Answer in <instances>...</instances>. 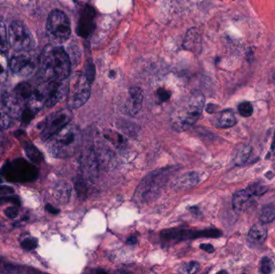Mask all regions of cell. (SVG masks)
Listing matches in <instances>:
<instances>
[{
    "label": "cell",
    "instance_id": "obj_34",
    "mask_svg": "<svg viewBox=\"0 0 275 274\" xmlns=\"http://www.w3.org/2000/svg\"><path fill=\"white\" fill-rule=\"evenodd\" d=\"M156 96H157L159 103H162V102H164V101H168L170 97H171V93L167 89H164V88H160L156 92Z\"/></svg>",
    "mask_w": 275,
    "mask_h": 274
},
{
    "label": "cell",
    "instance_id": "obj_3",
    "mask_svg": "<svg viewBox=\"0 0 275 274\" xmlns=\"http://www.w3.org/2000/svg\"><path fill=\"white\" fill-rule=\"evenodd\" d=\"M205 96L200 91H194L186 107L177 112L172 118V126L176 131H184L198 121L205 107Z\"/></svg>",
    "mask_w": 275,
    "mask_h": 274
},
{
    "label": "cell",
    "instance_id": "obj_26",
    "mask_svg": "<svg viewBox=\"0 0 275 274\" xmlns=\"http://www.w3.org/2000/svg\"><path fill=\"white\" fill-rule=\"evenodd\" d=\"M9 64L4 52H0V83L4 82L8 76Z\"/></svg>",
    "mask_w": 275,
    "mask_h": 274
},
{
    "label": "cell",
    "instance_id": "obj_31",
    "mask_svg": "<svg viewBox=\"0 0 275 274\" xmlns=\"http://www.w3.org/2000/svg\"><path fill=\"white\" fill-rule=\"evenodd\" d=\"M75 189L79 198H85L86 196L87 188L85 182L82 179H77V181L75 182Z\"/></svg>",
    "mask_w": 275,
    "mask_h": 274
},
{
    "label": "cell",
    "instance_id": "obj_25",
    "mask_svg": "<svg viewBox=\"0 0 275 274\" xmlns=\"http://www.w3.org/2000/svg\"><path fill=\"white\" fill-rule=\"evenodd\" d=\"M8 34L6 33V24L0 17V52H6L9 48Z\"/></svg>",
    "mask_w": 275,
    "mask_h": 274
},
{
    "label": "cell",
    "instance_id": "obj_41",
    "mask_svg": "<svg viewBox=\"0 0 275 274\" xmlns=\"http://www.w3.org/2000/svg\"><path fill=\"white\" fill-rule=\"evenodd\" d=\"M137 243V239L136 237H131L129 238L128 240H127V244H129V245H135V244Z\"/></svg>",
    "mask_w": 275,
    "mask_h": 274
},
{
    "label": "cell",
    "instance_id": "obj_2",
    "mask_svg": "<svg viewBox=\"0 0 275 274\" xmlns=\"http://www.w3.org/2000/svg\"><path fill=\"white\" fill-rule=\"evenodd\" d=\"M81 134L75 125L68 124L65 127L47 140L50 155L57 159H67L77 152L81 144Z\"/></svg>",
    "mask_w": 275,
    "mask_h": 274
},
{
    "label": "cell",
    "instance_id": "obj_39",
    "mask_svg": "<svg viewBox=\"0 0 275 274\" xmlns=\"http://www.w3.org/2000/svg\"><path fill=\"white\" fill-rule=\"evenodd\" d=\"M45 208L46 210L48 211V213H51V214L56 215L59 213V210H58L57 208H54L51 204H47Z\"/></svg>",
    "mask_w": 275,
    "mask_h": 274
},
{
    "label": "cell",
    "instance_id": "obj_4",
    "mask_svg": "<svg viewBox=\"0 0 275 274\" xmlns=\"http://www.w3.org/2000/svg\"><path fill=\"white\" fill-rule=\"evenodd\" d=\"M169 171H157L145 177L137 188L134 200L137 204H147L157 197L168 180Z\"/></svg>",
    "mask_w": 275,
    "mask_h": 274
},
{
    "label": "cell",
    "instance_id": "obj_17",
    "mask_svg": "<svg viewBox=\"0 0 275 274\" xmlns=\"http://www.w3.org/2000/svg\"><path fill=\"white\" fill-rule=\"evenodd\" d=\"M265 224L257 223L253 225L249 232V238L251 242L255 244H262L265 241L267 237V229Z\"/></svg>",
    "mask_w": 275,
    "mask_h": 274
},
{
    "label": "cell",
    "instance_id": "obj_33",
    "mask_svg": "<svg viewBox=\"0 0 275 274\" xmlns=\"http://www.w3.org/2000/svg\"><path fill=\"white\" fill-rule=\"evenodd\" d=\"M37 246V241L35 238H27V239L23 240L21 243L22 248L24 250H29V251L35 250Z\"/></svg>",
    "mask_w": 275,
    "mask_h": 274
},
{
    "label": "cell",
    "instance_id": "obj_37",
    "mask_svg": "<svg viewBox=\"0 0 275 274\" xmlns=\"http://www.w3.org/2000/svg\"><path fill=\"white\" fill-rule=\"evenodd\" d=\"M14 192L13 188L10 187H7V186L0 185V196H3V195L11 194Z\"/></svg>",
    "mask_w": 275,
    "mask_h": 274
},
{
    "label": "cell",
    "instance_id": "obj_28",
    "mask_svg": "<svg viewBox=\"0 0 275 274\" xmlns=\"http://www.w3.org/2000/svg\"><path fill=\"white\" fill-rule=\"evenodd\" d=\"M238 112H239L240 115L244 117V118L251 117L254 113V108H253L252 104L249 102V101L242 102L238 105Z\"/></svg>",
    "mask_w": 275,
    "mask_h": 274
},
{
    "label": "cell",
    "instance_id": "obj_36",
    "mask_svg": "<svg viewBox=\"0 0 275 274\" xmlns=\"http://www.w3.org/2000/svg\"><path fill=\"white\" fill-rule=\"evenodd\" d=\"M6 202H11L13 204H19V200L16 197H0V205Z\"/></svg>",
    "mask_w": 275,
    "mask_h": 274
},
{
    "label": "cell",
    "instance_id": "obj_29",
    "mask_svg": "<svg viewBox=\"0 0 275 274\" xmlns=\"http://www.w3.org/2000/svg\"><path fill=\"white\" fill-rule=\"evenodd\" d=\"M275 266L274 262L268 258H263L261 262V273L265 274H272L275 271Z\"/></svg>",
    "mask_w": 275,
    "mask_h": 274
},
{
    "label": "cell",
    "instance_id": "obj_23",
    "mask_svg": "<svg viewBox=\"0 0 275 274\" xmlns=\"http://www.w3.org/2000/svg\"><path fill=\"white\" fill-rule=\"evenodd\" d=\"M24 149L27 156L28 157L32 163L37 165L43 161V156H42L41 153L39 152L37 148H35L34 145L27 142L25 144Z\"/></svg>",
    "mask_w": 275,
    "mask_h": 274
},
{
    "label": "cell",
    "instance_id": "obj_38",
    "mask_svg": "<svg viewBox=\"0 0 275 274\" xmlns=\"http://www.w3.org/2000/svg\"><path fill=\"white\" fill-rule=\"evenodd\" d=\"M201 250H204V251L207 252L208 254H213L214 252V248L212 245H209V244H202L200 246Z\"/></svg>",
    "mask_w": 275,
    "mask_h": 274
},
{
    "label": "cell",
    "instance_id": "obj_8",
    "mask_svg": "<svg viewBox=\"0 0 275 274\" xmlns=\"http://www.w3.org/2000/svg\"><path fill=\"white\" fill-rule=\"evenodd\" d=\"M72 118V113L70 108H64L50 114L43 124L40 138L43 141L48 140V138L53 136L54 134L70 123Z\"/></svg>",
    "mask_w": 275,
    "mask_h": 274
},
{
    "label": "cell",
    "instance_id": "obj_30",
    "mask_svg": "<svg viewBox=\"0 0 275 274\" xmlns=\"http://www.w3.org/2000/svg\"><path fill=\"white\" fill-rule=\"evenodd\" d=\"M83 74H85L87 78L89 79L91 82H93L94 76H95V67H94V64H93L91 60H88L85 63Z\"/></svg>",
    "mask_w": 275,
    "mask_h": 274
},
{
    "label": "cell",
    "instance_id": "obj_42",
    "mask_svg": "<svg viewBox=\"0 0 275 274\" xmlns=\"http://www.w3.org/2000/svg\"><path fill=\"white\" fill-rule=\"evenodd\" d=\"M272 151H273L274 154L275 155V140H274L273 144H272Z\"/></svg>",
    "mask_w": 275,
    "mask_h": 274
},
{
    "label": "cell",
    "instance_id": "obj_21",
    "mask_svg": "<svg viewBox=\"0 0 275 274\" xmlns=\"http://www.w3.org/2000/svg\"><path fill=\"white\" fill-rule=\"evenodd\" d=\"M199 182V176L196 172L187 174L182 177L179 179L178 181L176 182L175 186L178 187L180 189L184 188H190L193 186L196 185Z\"/></svg>",
    "mask_w": 275,
    "mask_h": 274
},
{
    "label": "cell",
    "instance_id": "obj_13",
    "mask_svg": "<svg viewBox=\"0 0 275 274\" xmlns=\"http://www.w3.org/2000/svg\"><path fill=\"white\" fill-rule=\"evenodd\" d=\"M2 104L11 118H19L22 117L24 110L23 105L25 104L14 92L13 93L6 92L3 93L2 97Z\"/></svg>",
    "mask_w": 275,
    "mask_h": 274
},
{
    "label": "cell",
    "instance_id": "obj_1",
    "mask_svg": "<svg viewBox=\"0 0 275 274\" xmlns=\"http://www.w3.org/2000/svg\"><path fill=\"white\" fill-rule=\"evenodd\" d=\"M39 75L44 80H64L71 72V60L61 47L47 45L38 60Z\"/></svg>",
    "mask_w": 275,
    "mask_h": 274
},
{
    "label": "cell",
    "instance_id": "obj_27",
    "mask_svg": "<svg viewBox=\"0 0 275 274\" xmlns=\"http://www.w3.org/2000/svg\"><path fill=\"white\" fill-rule=\"evenodd\" d=\"M11 122V117L9 115L2 104L0 105V128L6 129L8 128Z\"/></svg>",
    "mask_w": 275,
    "mask_h": 274
},
{
    "label": "cell",
    "instance_id": "obj_44",
    "mask_svg": "<svg viewBox=\"0 0 275 274\" xmlns=\"http://www.w3.org/2000/svg\"><path fill=\"white\" fill-rule=\"evenodd\" d=\"M1 130H2V129H1V128H0V135H1V134H2V132H1Z\"/></svg>",
    "mask_w": 275,
    "mask_h": 274
},
{
    "label": "cell",
    "instance_id": "obj_12",
    "mask_svg": "<svg viewBox=\"0 0 275 274\" xmlns=\"http://www.w3.org/2000/svg\"><path fill=\"white\" fill-rule=\"evenodd\" d=\"M95 10L90 6H86L83 9L81 17L77 25V34L83 38H88L91 35L95 28L94 23Z\"/></svg>",
    "mask_w": 275,
    "mask_h": 274
},
{
    "label": "cell",
    "instance_id": "obj_20",
    "mask_svg": "<svg viewBox=\"0 0 275 274\" xmlns=\"http://www.w3.org/2000/svg\"><path fill=\"white\" fill-rule=\"evenodd\" d=\"M33 92L34 89L32 86L27 82L20 83L15 87L14 90V93L20 98L21 101L24 102L25 105L30 99Z\"/></svg>",
    "mask_w": 275,
    "mask_h": 274
},
{
    "label": "cell",
    "instance_id": "obj_5",
    "mask_svg": "<svg viewBox=\"0 0 275 274\" xmlns=\"http://www.w3.org/2000/svg\"><path fill=\"white\" fill-rule=\"evenodd\" d=\"M2 174L8 181L28 183L38 177V170L25 159H17L6 163L2 169Z\"/></svg>",
    "mask_w": 275,
    "mask_h": 274
},
{
    "label": "cell",
    "instance_id": "obj_7",
    "mask_svg": "<svg viewBox=\"0 0 275 274\" xmlns=\"http://www.w3.org/2000/svg\"><path fill=\"white\" fill-rule=\"evenodd\" d=\"M47 31L53 39L64 41L71 35L70 22L66 14L60 10H53L48 14Z\"/></svg>",
    "mask_w": 275,
    "mask_h": 274
},
{
    "label": "cell",
    "instance_id": "obj_15",
    "mask_svg": "<svg viewBox=\"0 0 275 274\" xmlns=\"http://www.w3.org/2000/svg\"><path fill=\"white\" fill-rule=\"evenodd\" d=\"M162 239L166 242H178L187 239H194L201 237V232H193L185 229H171L162 233Z\"/></svg>",
    "mask_w": 275,
    "mask_h": 274
},
{
    "label": "cell",
    "instance_id": "obj_43",
    "mask_svg": "<svg viewBox=\"0 0 275 274\" xmlns=\"http://www.w3.org/2000/svg\"><path fill=\"white\" fill-rule=\"evenodd\" d=\"M2 182V179H1V176H0V184H1Z\"/></svg>",
    "mask_w": 275,
    "mask_h": 274
},
{
    "label": "cell",
    "instance_id": "obj_16",
    "mask_svg": "<svg viewBox=\"0 0 275 274\" xmlns=\"http://www.w3.org/2000/svg\"><path fill=\"white\" fill-rule=\"evenodd\" d=\"M72 189L69 184L65 181H59L54 186L52 195L56 201L65 204L69 201Z\"/></svg>",
    "mask_w": 275,
    "mask_h": 274
},
{
    "label": "cell",
    "instance_id": "obj_10",
    "mask_svg": "<svg viewBox=\"0 0 275 274\" xmlns=\"http://www.w3.org/2000/svg\"><path fill=\"white\" fill-rule=\"evenodd\" d=\"M27 52H17L9 62L10 71L18 76H31L38 67V60L34 55Z\"/></svg>",
    "mask_w": 275,
    "mask_h": 274
},
{
    "label": "cell",
    "instance_id": "obj_32",
    "mask_svg": "<svg viewBox=\"0 0 275 274\" xmlns=\"http://www.w3.org/2000/svg\"><path fill=\"white\" fill-rule=\"evenodd\" d=\"M200 268V265L196 262H191L189 263L184 265L180 270L181 273H185V274H195L197 273Z\"/></svg>",
    "mask_w": 275,
    "mask_h": 274
},
{
    "label": "cell",
    "instance_id": "obj_9",
    "mask_svg": "<svg viewBox=\"0 0 275 274\" xmlns=\"http://www.w3.org/2000/svg\"><path fill=\"white\" fill-rule=\"evenodd\" d=\"M91 83L85 74L79 75L69 90L68 107L77 109L86 103L91 93Z\"/></svg>",
    "mask_w": 275,
    "mask_h": 274
},
{
    "label": "cell",
    "instance_id": "obj_19",
    "mask_svg": "<svg viewBox=\"0 0 275 274\" xmlns=\"http://www.w3.org/2000/svg\"><path fill=\"white\" fill-rule=\"evenodd\" d=\"M200 34L195 28H192L188 31L186 37L184 39L183 46L184 48L191 52L197 51V47L200 45Z\"/></svg>",
    "mask_w": 275,
    "mask_h": 274
},
{
    "label": "cell",
    "instance_id": "obj_40",
    "mask_svg": "<svg viewBox=\"0 0 275 274\" xmlns=\"http://www.w3.org/2000/svg\"><path fill=\"white\" fill-rule=\"evenodd\" d=\"M215 108H217L216 105H213V104H209V105H208L206 110H207L209 113H214V112H215Z\"/></svg>",
    "mask_w": 275,
    "mask_h": 274
},
{
    "label": "cell",
    "instance_id": "obj_24",
    "mask_svg": "<svg viewBox=\"0 0 275 274\" xmlns=\"http://www.w3.org/2000/svg\"><path fill=\"white\" fill-rule=\"evenodd\" d=\"M260 222L263 224H268L271 223L275 220V206L272 204H268L263 207L261 211L260 217H259Z\"/></svg>",
    "mask_w": 275,
    "mask_h": 274
},
{
    "label": "cell",
    "instance_id": "obj_22",
    "mask_svg": "<svg viewBox=\"0 0 275 274\" xmlns=\"http://www.w3.org/2000/svg\"><path fill=\"white\" fill-rule=\"evenodd\" d=\"M251 153V147L249 145H242L234 155V162L236 165L242 166L247 162Z\"/></svg>",
    "mask_w": 275,
    "mask_h": 274
},
{
    "label": "cell",
    "instance_id": "obj_18",
    "mask_svg": "<svg viewBox=\"0 0 275 274\" xmlns=\"http://www.w3.org/2000/svg\"><path fill=\"white\" fill-rule=\"evenodd\" d=\"M236 124L237 118L234 111L231 109H226L217 117L216 125L218 127L226 129V128L233 127Z\"/></svg>",
    "mask_w": 275,
    "mask_h": 274
},
{
    "label": "cell",
    "instance_id": "obj_6",
    "mask_svg": "<svg viewBox=\"0 0 275 274\" xmlns=\"http://www.w3.org/2000/svg\"><path fill=\"white\" fill-rule=\"evenodd\" d=\"M9 45L16 52H27L32 47L33 39L23 22L15 20L10 23L8 30Z\"/></svg>",
    "mask_w": 275,
    "mask_h": 274
},
{
    "label": "cell",
    "instance_id": "obj_11",
    "mask_svg": "<svg viewBox=\"0 0 275 274\" xmlns=\"http://www.w3.org/2000/svg\"><path fill=\"white\" fill-rule=\"evenodd\" d=\"M267 192V188L259 184H254L246 189L241 190L233 197V208L236 213L246 212L255 201L258 196H262Z\"/></svg>",
    "mask_w": 275,
    "mask_h": 274
},
{
    "label": "cell",
    "instance_id": "obj_35",
    "mask_svg": "<svg viewBox=\"0 0 275 274\" xmlns=\"http://www.w3.org/2000/svg\"><path fill=\"white\" fill-rule=\"evenodd\" d=\"M5 215L10 219L16 218L18 215H19V210H18L16 207H9L5 210Z\"/></svg>",
    "mask_w": 275,
    "mask_h": 274
},
{
    "label": "cell",
    "instance_id": "obj_14",
    "mask_svg": "<svg viewBox=\"0 0 275 274\" xmlns=\"http://www.w3.org/2000/svg\"><path fill=\"white\" fill-rule=\"evenodd\" d=\"M143 91L139 87H131L129 89L128 98L126 100V111L130 116H135L139 114L143 106Z\"/></svg>",
    "mask_w": 275,
    "mask_h": 274
}]
</instances>
